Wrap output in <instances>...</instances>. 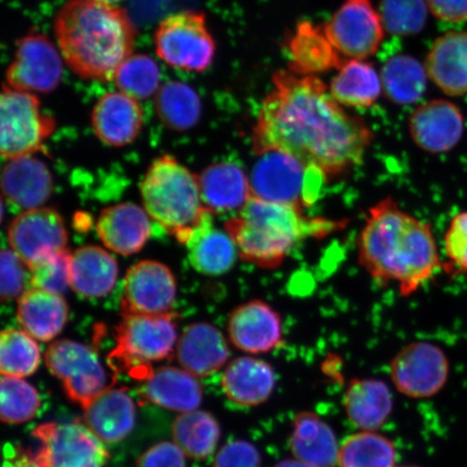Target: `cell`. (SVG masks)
Masks as SVG:
<instances>
[{
    "mask_svg": "<svg viewBox=\"0 0 467 467\" xmlns=\"http://www.w3.org/2000/svg\"><path fill=\"white\" fill-rule=\"evenodd\" d=\"M263 99L253 131L256 155L279 151L324 175L340 178L360 165L373 132L348 112L318 76L279 69Z\"/></svg>",
    "mask_w": 467,
    "mask_h": 467,
    "instance_id": "1",
    "label": "cell"
},
{
    "mask_svg": "<svg viewBox=\"0 0 467 467\" xmlns=\"http://www.w3.org/2000/svg\"><path fill=\"white\" fill-rule=\"evenodd\" d=\"M358 261L372 279L409 296L441 266L431 225L385 198L368 212L358 241Z\"/></svg>",
    "mask_w": 467,
    "mask_h": 467,
    "instance_id": "2",
    "label": "cell"
},
{
    "mask_svg": "<svg viewBox=\"0 0 467 467\" xmlns=\"http://www.w3.org/2000/svg\"><path fill=\"white\" fill-rule=\"evenodd\" d=\"M54 32L67 67L79 78L99 83L113 81L136 47L130 16L100 0H67L55 16Z\"/></svg>",
    "mask_w": 467,
    "mask_h": 467,
    "instance_id": "3",
    "label": "cell"
},
{
    "mask_svg": "<svg viewBox=\"0 0 467 467\" xmlns=\"http://www.w3.org/2000/svg\"><path fill=\"white\" fill-rule=\"evenodd\" d=\"M348 225L347 220L311 217L300 204L274 202L251 197L225 223L239 256L255 266L274 270L306 239L331 235Z\"/></svg>",
    "mask_w": 467,
    "mask_h": 467,
    "instance_id": "4",
    "label": "cell"
},
{
    "mask_svg": "<svg viewBox=\"0 0 467 467\" xmlns=\"http://www.w3.org/2000/svg\"><path fill=\"white\" fill-rule=\"evenodd\" d=\"M140 190L145 212L183 244L212 213L203 206L197 175L169 155L150 163Z\"/></svg>",
    "mask_w": 467,
    "mask_h": 467,
    "instance_id": "5",
    "label": "cell"
},
{
    "mask_svg": "<svg viewBox=\"0 0 467 467\" xmlns=\"http://www.w3.org/2000/svg\"><path fill=\"white\" fill-rule=\"evenodd\" d=\"M116 348L110 354L115 368L148 378L150 364L171 358L179 337L174 314H122L116 328Z\"/></svg>",
    "mask_w": 467,
    "mask_h": 467,
    "instance_id": "6",
    "label": "cell"
},
{
    "mask_svg": "<svg viewBox=\"0 0 467 467\" xmlns=\"http://www.w3.org/2000/svg\"><path fill=\"white\" fill-rule=\"evenodd\" d=\"M154 46L161 60L179 71L202 73L214 60V38L206 16L198 11L165 17L156 28Z\"/></svg>",
    "mask_w": 467,
    "mask_h": 467,
    "instance_id": "7",
    "label": "cell"
},
{
    "mask_svg": "<svg viewBox=\"0 0 467 467\" xmlns=\"http://www.w3.org/2000/svg\"><path fill=\"white\" fill-rule=\"evenodd\" d=\"M0 150L8 161L42 150L56 130L54 117L43 112L35 93L16 90L5 85L0 97Z\"/></svg>",
    "mask_w": 467,
    "mask_h": 467,
    "instance_id": "8",
    "label": "cell"
},
{
    "mask_svg": "<svg viewBox=\"0 0 467 467\" xmlns=\"http://www.w3.org/2000/svg\"><path fill=\"white\" fill-rule=\"evenodd\" d=\"M33 436L37 451L27 459L28 467H105L109 452L104 442L85 423H45Z\"/></svg>",
    "mask_w": 467,
    "mask_h": 467,
    "instance_id": "9",
    "label": "cell"
},
{
    "mask_svg": "<svg viewBox=\"0 0 467 467\" xmlns=\"http://www.w3.org/2000/svg\"><path fill=\"white\" fill-rule=\"evenodd\" d=\"M45 359L68 399L83 409L114 385L96 349L84 343L57 340L47 349Z\"/></svg>",
    "mask_w": 467,
    "mask_h": 467,
    "instance_id": "10",
    "label": "cell"
},
{
    "mask_svg": "<svg viewBox=\"0 0 467 467\" xmlns=\"http://www.w3.org/2000/svg\"><path fill=\"white\" fill-rule=\"evenodd\" d=\"M259 156L249 177L253 196L259 200L306 207L313 198L312 182L326 180L320 172L312 177L313 169L279 151Z\"/></svg>",
    "mask_w": 467,
    "mask_h": 467,
    "instance_id": "11",
    "label": "cell"
},
{
    "mask_svg": "<svg viewBox=\"0 0 467 467\" xmlns=\"http://www.w3.org/2000/svg\"><path fill=\"white\" fill-rule=\"evenodd\" d=\"M325 31L338 54L348 60L375 56L387 33L371 0H346L327 23Z\"/></svg>",
    "mask_w": 467,
    "mask_h": 467,
    "instance_id": "12",
    "label": "cell"
},
{
    "mask_svg": "<svg viewBox=\"0 0 467 467\" xmlns=\"http://www.w3.org/2000/svg\"><path fill=\"white\" fill-rule=\"evenodd\" d=\"M64 64L60 50L46 35L28 34L16 45L5 86L35 95L49 93L61 84Z\"/></svg>",
    "mask_w": 467,
    "mask_h": 467,
    "instance_id": "13",
    "label": "cell"
},
{
    "mask_svg": "<svg viewBox=\"0 0 467 467\" xmlns=\"http://www.w3.org/2000/svg\"><path fill=\"white\" fill-rule=\"evenodd\" d=\"M448 376L447 356L433 343L409 344L390 364V378L396 389L411 399H429L441 392Z\"/></svg>",
    "mask_w": 467,
    "mask_h": 467,
    "instance_id": "14",
    "label": "cell"
},
{
    "mask_svg": "<svg viewBox=\"0 0 467 467\" xmlns=\"http://www.w3.org/2000/svg\"><path fill=\"white\" fill-rule=\"evenodd\" d=\"M175 296L177 283L171 268L159 261L138 262L125 276L122 314H171Z\"/></svg>",
    "mask_w": 467,
    "mask_h": 467,
    "instance_id": "15",
    "label": "cell"
},
{
    "mask_svg": "<svg viewBox=\"0 0 467 467\" xmlns=\"http://www.w3.org/2000/svg\"><path fill=\"white\" fill-rule=\"evenodd\" d=\"M11 249L27 267L46 256L67 249V232L60 214L48 208L26 210L11 223Z\"/></svg>",
    "mask_w": 467,
    "mask_h": 467,
    "instance_id": "16",
    "label": "cell"
},
{
    "mask_svg": "<svg viewBox=\"0 0 467 467\" xmlns=\"http://www.w3.org/2000/svg\"><path fill=\"white\" fill-rule=\"evenodd\" d=\"M414 144L430 154H445L462 140L464 117L454 103L435 99L420 105L409 119Z\"/></svg>",
    "mask_w": 467,
    "mask_h": 467,
    "instance_id": "17",
    "label": "cell"
},
{
    "mask_svg": "<svg viewBox=\"0 0 467 467\" xmlns=\"http://www.w3.org/2000/svg\"><path fill=\"white\" fill-rule=\"evenodd\" d=\"M227 332L236 348L248 354H263L282 343L283 321L266 302L254 300L234 309Z\"/></svg>",
    "mask_w": 467,
    "mask_h": 467,
    "instance_id": "18",
    "label": "cell"
},
{
    "mask_svg": "<svg viewBox=\"0 0 467 467\" xmlns=\"http://www.w3.org/2000/svg\"><path fill=\"white\" fill-rule=\"evenodd\" d=\"M143 122L141 105L119 90L104 93L91 112L93 132L101 142L113 148L136 141Z\"/></svg>",
    "mask_w": 467,
    "mask_h": 467,
    "instance_id": "19",
    "label": "cell"
},
{
    "mask_svg": "<svg viewBox=\"0 0 467 467\" xmlns=\"http://www.w3.org/2000/svg\"><path fill=\"white\" fill-rule=\"evenodd\" d=\"M288 69L301 76H318L338 69L344 58L327 36L325 26L302 20L295 26L285 43Z\"/></svg>",
    "mask_w": 467,
    "mask_h": 467,
    "instance_id": "20",
    "label": "cell"
},
{
    "mask_svg": "<svg viewBox=\"0 0 467 467\" xmlns=\"http://www.w3.org/2000/svg\"><path fill=\"white\" fill-rule=\"evenodd\" d=\"M4 197L23 212L36 209L49 200L54 191L51 172L42 161L19 157L5 163L2 174Z\"/></svg>",
    "mask_w": 467,
    "mask_h": 467,
    "instance_id": "21",
    "label": "cell"
},
{
    "mask_svg": "<svg viewBox=\"0 0 467 467\" xmlns=\"http://www.w3.org/2000/svg\"><path fill=\"white\" fill-rule=\"evenodd\" d=\"M150 215L131 202L104 209L97 231L104 246L116 254L131 255L144 247L150 235Z\"/></svg>",
    "mask_w": 467,
    "mask_h": 467,
    "instance_id": "22",
    "label": "cell"
},
{
    "mask_svg": "<svg viewBox=\"0 0 467 467\" xmlns=\"http://www.w3.org/2000/svg\"><path fill=\"white\" fill-rule=\"evenodd\" d=\"M424 66L429 78L445 95H467V31H451L438 37Z\"/></svg>",
    "mask_w": 467,
    "mask_h": 467,
    "instance_id": "23",
    "label": "cell"
},
{
    "mask_svg": "<svg viewBox=\"0 0 467 467\" xmlns=\"http://www.w3.org/2000/svg\"><path fill=\"white\" fill-rule=\"evenodd\" d=\"M175 355L183 369L196 377H207L227 363L230 348L217 327L195 323L186 327L179 337Z\"/></svg>",
    "mask_w": 467,
    "mask_h": 467,
    "instance_id": "24",
    "label": "cell"
},
{
    "mask_svg": "<svg viewBox=\"0 0 467 467\" xmlns=\"http://www.w3.org/2000/svg\"><path fill=\"white\" fill-rule=\"evenodd\" d=\"M137 408L127 389L110 387L84 408V423L104 443L124 441L136 425Z\"/></svg>",
    "mask_w": 467,
    "mask_h": 467,
    "instance_id": "25",
    "label": "cell"
},
{
    "mask_svg": "<svg viewBox=\"0 0 467 467\" xmlns=\"http://www.w3.org/2000/svg\"><path fill=\"white\" fill-rule=\"evenodd\" d=\"M203 206L213 213L239 212L253 197L249 177L234 163L209 166L198 175Z\"/></svg>",
    "mask_w": 467,
    "mask_h": 467,
    "instance_id": "26",
    "label": "cell"
},
{
    "mask_svg": "<svg viewBox=\"0 0 467 467\" xmlns=\"http://www.w3.org/2000/svg\"><path fill=\"white\" fill-rule=\"evenodd\" d=\"M142 395L156 406L181 413L197 410L202 388L197 377L175 367H161L144 379Z\"/></svg>",
    "mask_w": 467,
    "mask_h": 467,
    "instance_id": "27",
    "label": "cell"
},
{
    "mask_svg": "<svg viewBox=\"0 0 467 467\" xmlns=\"http://www.w3.org/2000/svg\"><path fill=\"white\" fill-rule=\"evenodd\" d=\"M16 317L35 340L48 342L67 324L68 306L61 295L32 287L19 297Z\"/></svg>",
    "mask_w": 467,
    "mask_h": 467,
    "instance_id": "28",
    "label": "cell"
},
{
    "mask_svg": "<svg viewBox=\"0 0 467 467\" xmlns=\"http://www.w3.org/2000/svg\"><path fill=\"white\" fill-rule=\"evenodd\" d=\"M275 384L273 368L248 356L231 361L222 376V389L227 399L243 407L263 404L272 395Z\"/></svg>",
    "mask_w": 467,
    "mask_h": 467,
    "instance_id": "29",
    "label": "cell"
},
{
    "mask_svg": "<svg viewBox=\"0 0 467 467\" xmlns=\"http://www.w3.org/2000/svg\"><path fill=\"white\" fill-rule=\"evenodd\" d=\"M213 213H209L192 233L188 244L189 260L197 272L208 276H220L235 265L238 249L226 230L213 226Z\"/></svg>",
    "mask_w": 467,
    "mask_h": 467,
    "instance_id": "30",
    "label": "cell"
},
{
    "mask_svg": "<svg viewBox=\"0 0 467 467\" xmlns=\"http://www.w3.org/2000/svg\"><path fill=\"white\" fill-rule=\"evenodd\" d=\"M290 448L296 460L317 467H335L340 451L330 425L312 412L296 417Z\"/></svg>",
    "mask_w": 467,
    "mask_h": 467,
    "instance_id": "31",
    "label": "cell"
},
{
    "mask_svg": "<svg viewBox=\"0 0 467 467\" xmlns=\"http://www.w3.org/2000/svg\"><path fill=\"white\" fill-rule=\"evenodd\" d=\"M350 422L363 431H376L387 422L393 396L387 384L375 379H354L343 399Z\"/></svg>",
    "mask_w": 467,
    "mask_h": 467,
    "instance_id": "32",
    "label": "cell"
},
{
    "mask_svg": "<svg viewBox=\"0 0 467 467\" xmlns=\"http://www.w3.org/2000/svg\"><path fill=\"white\" fill-rule=\"evenodd\" d=\"M329 91L344 108L369 109L383 91L381 74L372 63L349 58L337 69Z\"/></svg>",
    "mask_w": 467,
    "mask_h": 467,
    "instance_id": "33",
    "label": "cell"
},
{
    "mask_svg": "<svg viewBox=\"0 0 467 467\" xmlns=\"http://www.w3.org/2000/svg\"><path fill=\"white\" fill-rule=\"evenodd\" d=\"M119 278V265L113 255L98 246L75 251L71 259V288L85 297L109 294Z\"/></svg>",
    "mask_w": 467,
    "mask_h": 467,
    "instance_id": "34",
    "label": "cell"
},
{
    "mask_svg": "<svg viewBox=\"0 0 467 467\" xmlns=\"http://www.w3.org/2000/svg\"><path fill=\"white\" fill-rule=\"evenodd\" d=\"M379 74L385 97L396 105L417 103L428 86L429 75L424 64L411 56L389 58Z\"/></svg>",
    "mask_w": 467,
    "mask_h": 467,
    "instance_id": "35",
    "label": "cell"
},
{
    "mask_svg": "<svg viewBox=\"0 0 467 467\" xmlns=\"http://www.w3.org/2000/svg\"><path fill=\"white\" fill-rule=\"evenodd\" d=\"M173 442L186 457L203 460L212 455L221 437L217 420L212 414L194 410L181 413L172 424Z\"/></svg>",
    "mask_w": 467,
    "mask_h": 467,
    "instance_id": "36",
    "label": "cell"
},
{
    "mask_svg": "<svg viewBox=\"0 0 467 467\" xmlns=\"http://www.w3.org/2000/svg\"><path fill=\"white\" fill-rule=\"evenodd\" d=\"M155 109L162 125L174 131H188L202 115V101L192 87L171 81L155 96Z\"/></svg>",
    "mask_w": 467,
    "mask_h": 467,
    "instance_id": "37",
    "label": "cell"
},
{
    "mask_svg": "<svg viewBox=\"0 0 467 467\" xmlns=\"http://www.w3.org/2000/svg\"><path fill=\"white\" fill-rule=\"evenodd\" d=\"M396 451L388 438L372 433L349 436L340 446L338 467H395Z\"/></svg>",
    "mask_w": 467,
    "mask_h": 467,
    "instance_id": "38",
    "label": "cell"
},
{
    "mask_svg": "<svg viewBox=\"0 0 467 467\" xmlns=\"http://www.w3.org/2000/svg\"><path fill=\"white\" fill-rule=\"evenodd\" d=\"M42 353L25 330L5 329L0 337V371L4 377L25 379L38 369Z\"/></svg>",
    "mask_w": 467,
    "mask_h": 467,
    "instance_id": "39",
    "label": "cell"
},
{
    "mask_svg": "<svg viewBox=\"0 0 467 467\" xmlns=\"http://www.w3.org/2000/svg\"><path fill=\"white\" fill-rule=\"evenodd\" d=\"M113 81L119 91L138 101L146 100L161 89V69L150 56L133 54L121 64Z\"/></svg>",
    "mask_w": 467,
    "mask_h": 467,
    "instance_id": "40",
    "label": "cell"
},
{
    "mask_svg": "<svg viewBox=\"0 0 467 467\" xmlns=\"http://www.w3.org/2000/svg\"><path fill=\"white\" fill-rule=\"evenodd\" d=\"M40 407L37 389L22 378L4 377L0 383V417L8 424H22L35 417Z\"/></svg>",
    "mask_w": 467,
    "mask_h": 467,
    "instance_id": "41",
    "label": "cell"
},
{
    "mask_svg": "<svg viewBox=\"0 0 467 467\" xmlns=\"http://www.w3.org/2000/svg\"><path fill=\"white\" fill-rule=\"evenodd\" d=\"M378 10L385 32L400 37L421 33L430 11L425 0H381Z\"/></svg>",
    "mask_w": 467,
    "mask_h": 467,
    "instance_id": "42",
    "label": "cell"
},
{
    "mask_svg": "<svg viewBox=\"0 0 467 467\" xmlns=\"http://www.w3.org/2000/svg\"><path fill=\"white\" fill-rule=\"evenodd\" d=\"M71 259L66 249L29 265L32 287L62 296L71 287Z\"/></svg>",
    "mask_w": 467,
    "mask_h": 467,
    "instance_id": "43",
    "label": "cell"
},
{
    "mask_svg": "<svg viewBox=\"0 0 467 467\" xmlns=\"http://www.w3.org/2000/svg\"><path fill=\"white\" fill-rule=\"evenodd\" d=\"M26 263L13 249L4 250L0 258V294L4 300L15 299L25 294L26 283L31 284V273Z\"/></svg>",
    "mask_w": 467,
    "mask_h": 467,
    "instance_id": "44",
    "label": "cell"
},
{
    "mask_svg": "<svg viewBox=\"0 0 467 467\" xmlns=\"http://www.w3.org/2000/svg\"><path fill=\"white\" fill-rule=\"evenodd\" d=\"M445 254L453 270L467 275V212L455 215L449 224Z\"/></svg>",
    "mask_w": 467,
    "mask_h": 467,
    "instance_id": "45",
    "label": "cell"
},
{
    "mask_svg": "<svg viewBox=\"0 0 467 467\" xmlns=\"http://www.w3.org/2000/svg\"><path fill=\"white\" fill-rule=\"evenodd\" d=\"M213 467H262V457L253 443L242 440L231 441L215 455Z\"/></svg>",
    "mask_w": 467,
    "mask_h": 467,
    "instance_id": "46",
    "label": "cell"
},
{
    "mask_svg": "<svg viewBox=\"0 0 467 467\" xmlns=\"http://www.w3.org/2000/svg\"><path fill=\"white\" fill-rule=\"evenodd\" d=\"M186 458L174 442L161 441L139 458L138 467H186Z\"/></svg>",
    "mask_w": 467,
    "mask_h": 467,
    "instance_id": "47",
    "label": "cell"
},
{
    "mask_svg": "<svg viewBox=\"0 0 467 467\" xmlns=\"http://www.w3.org/2000/svg\"><path fill=\"white\" fill-rule=\"evenodd\" d=\"M436 19L448 23L467 21V0H425Z\"/></svg>",
    "mask_w": 467,
    "mask_h": 467,
    "instance_id": "48",
    "label": "cell"
},
{
    "mask_svg": "<svg viewBox=\"0 0 467 467\" xmlns=\"http://www.w3.org/2000/svg\"><path fill=\"white\" fill-rule=\"evenodd\" d=\"M275 467H317L314 465H309L307 463L302 462L299 460H284L280 461L279 463L275 465Z\"/></svg>",
    "mask_w": 467,
    "mask_h": 467,
    "instance_id": "49",
    "label": "cell"
},
{
    "mask_svg": "<svg viewBox=\"0 0 467 467\" xmlns=\"http://www.w3.org/2000/svg\"><path fill=\"white\" fill-rule=\"evenodd\" d=\"M100 2L116 5L121 2V0H100Z\"/></svg>",
    "mask_w": 467,
    "mask_h": 467,
    "instance_id": "50",
    "label": "cell"
},
{
    "mask_svg": "<svg viewBox=\"0 0 467 467\" xmlns=\"http://www.w3.org/2000/svg\"><path fill=\"white\" fill-rule=\"evenodd\" d=\"M404 467H414V466H404Z\"/></svg>",
    "mask_w": 467,
    "mask_h": 467,
    "instance_id": "51",
    "label": "cell"
}]
</instances>
